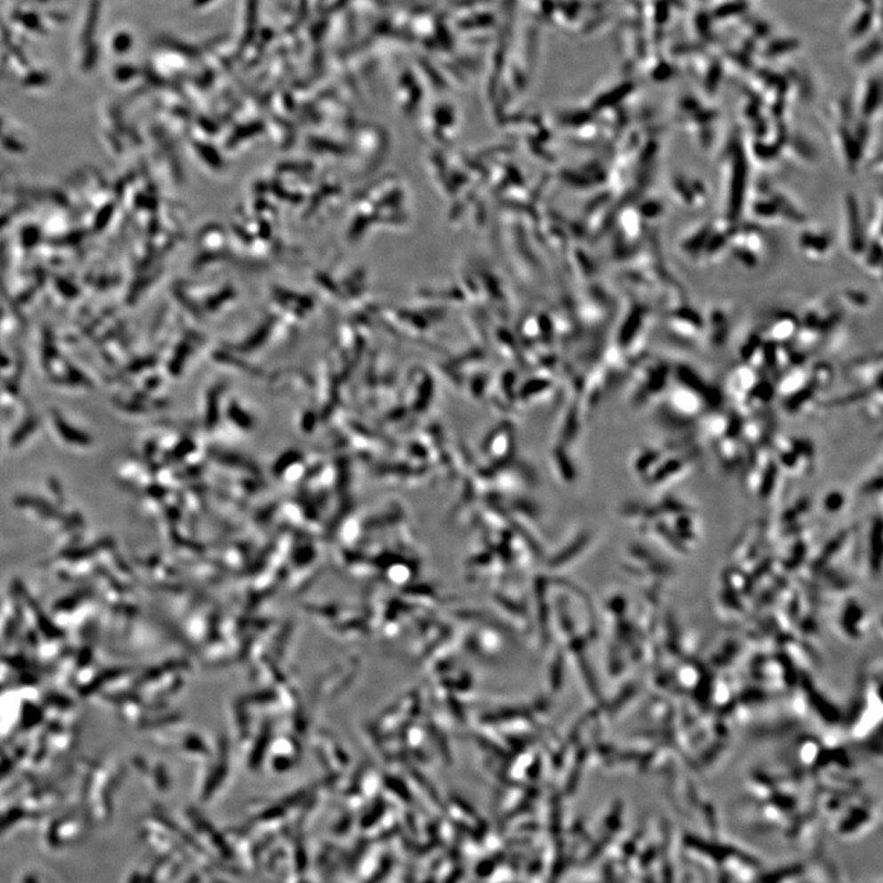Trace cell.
I'll return each mask as SVG.
<instances>
[{
    "label": "cell",
    "mask_w": 883,
    "mask_h": 883,
    "mask_svg": "<svg viewBox=\"0 0 883 883\" xmlns=\"http://www.w3.org/2000/svg\"><path fill=\"white\" fill-rule=\"evenodd\" d=\"M747 155L739 137H731L720 157V203L723 218L739 221L747 198Z\"/></svg>",
    "instance_id": "cell-1"
},
{
    "label": "cell",
    "mask_w": 883,
    "mask_h": 883,
    "mask_svg": "<svg viewBox=\"0 0 883 883\" xmlns=\"http://www.w3.org/2000/svg\"><path fill=\"white\" fill-rule=\"evenodd\" d=\"M746 198L745 210L755 220L753 224L805 225L807 213L791 194L768 183L756 184Z\"/></svg>",
    "instance_id": "cell-2"
},
{
    "label": "cell",
    "mask_w": 883,
    "mask_h": 883,
    "mask_svg": "<svg viewBox=\"0 0 883 883\" xmlns=\"http://www.w3.org/2000/svg\"><path fill=\"white\" fill-rule=\"evenodd\" d=\"M840 244L846 254L859 261L869 241L865 232V220L855 193L843 194L840 203Z\"/></svg>",
    "instance_id": "cell-3"
},
{
    "label": "cell",
    "mask_w": 883,
    "mask_h": 883,
    "mask_svg": "<svg viewBox=\"0 0 883 883\" xmlns=\"http://www.w3.org/2000/svg\"><path fill=\"white\" fill-rule=\"evenodd\" d=\"M767 245L765 232L759 225L736 224L731 234L727 254H731L745 269L755 270L765 258Z\"/></svg>",
    "instance_id": "cell-4"
},
{
    "label": "cell",
    "mask_w": 883,
    "mask_h": 883,
    "mask_svg": "<svg viewBox=\"0 0 883 883\" xmlns=\"http://www.w3.org/2000/svg\"><path fill=\"white\" fill-rule=\"evenodd\" d=\"M804 226V225H802ZM799 253L808 263H824L832 257L834 238L827 229L818 226H804L797 238Z\"/></svg>",
    "instance_id": "cell-5"
},
{
    "label": "cell",
    "mask_w": 883,
    "mask_h": 883,
    "mask_svg": "<svg viewBox=\"0 0 883 883\" xmlns=\"http://www.w3.org/2000/svg\"><path fill=\"white\" fill-rule=\"evenodd\" d=\"M666 330L678 341L695 342L704 334L703 318L690 307L678 306L669 309Z\"/></svg>",
    "instance_id": "cell-6"
},
{
    "label": "cell",
    "mask_w": 883,
    "mask_h": 883,
    "mask_svg": "<svg viewBox=\"0 0 883 883\" xmlns=\"http://www.w3.org/2000/svg\"><path fill=\"white\" fill-rule=\"evenodd\" d=\"M710 232L711 220L710 221L695 222L690 228L686 229L676 244L678 254L682 255L685 260L701 261Z\"/></svg>",
    "instance_id": "cell-7"
},
{
    "label": "cell",
    "mask_w": 883,
    "mask_h": 883,
    "mask_svg": "<svg viewBox=\"0 0 883 883\" xmlns=\"http://www.w3.org/2000/svg\"><path fill=\"white\" fill-rule=\"evenodd\" d=\"M704 333L714 346L723 345L729 336L731 326V309L727 305L710 307L708 315L703 318Z\"/></svg>",
    "instance_id": "cell-8"
},
{
    "label": "cell",
    "mask_w": 883,
    "mask_h": 883,
    "mask_svg": "<svg viewBox=\"0 0 883 883\" xmlns=\"http://www.w3.org/2000/svg\"><path fill=\"white\" fill-rule=\"evenodd\" d=\"M799 329V319L791 313H781L772 319L771 325L767 329V335L777 345H784L785 342L795 338Z\"/></svg>",
    "instance_id": "cell-9"
},
{
    "label": "cell",
    "mask_w": 883,
    "mask_h": 883,
    "mask_svg": "<svg viewBox=\"0 0 883 883\" xmlns=\"http://www.w3.org/2000/svg\"><path fill=\"white\" fill-rule=\"evenodd\" d=\"M863 269L881 283L882 279V241H871L866 245L860 258Z\"/></svg>",
    "instance_id": "cell-10"
},
{
    "label": "cell",
    "mask_w": 883,
    "mask_h": 883,
    "mask_svg": "<svg viewBox=\"0 0 883 883\" xmlns=\"http://www.w3.org/2000/svg\"><path fill=\"white\" fill-rule=\"evenodd\" d=\"M669 190H670L671 198L678 205L692 206L694 208L690 178L681 176V174L672 177L670 183H669Z\"/></svg>",
    "instance_id": "cell-11"
},
{
    "label": "cell",
    "mask_w": 883,
    "mask_h": 883,
    "mask_svg": "<svg viewBox=\"0 0 883 883\" xmlns=\"http://www.w3.org/2000/svg\"><path fill=\"white\" fill-rule=\"evenodd\" d=\"M840 302L852 309L865 310L871 305V299H870L869 293L863 290L847 287L840 293Z\"/></svg>",
    "instance_id": "cell-12"
}]
</instances>
